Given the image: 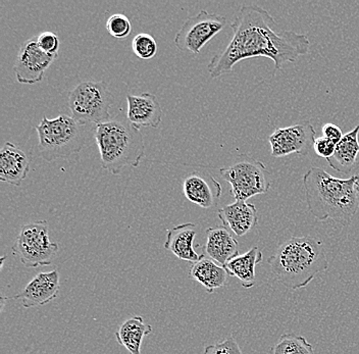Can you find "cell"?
Wrapping results in <instances>:
<instances>
[{
	"label": "cell",
	"mask_w": 359,
	"mask_h": 354,
	"mask_svg": "<svg viewBox=\"0 0 359 354\" xmlns=\"http://www.w3.org/2000/svg\"><path fill=\"white\" fill-rule=\"evenodd\" d=\"M230 27L232 39L208 64L212 79L231 73L236 64L248 58H269L276 69H282L286 62L293 64L311 48L306 35L283 30L271 13L257 4L242 6Z\"/></svg>",
	"instance_id": "6da1fadb"
},
{
	"label": "cell",
	"mask_w": 359,
	"mask_h": 354,
	"mask_svg": "<svg viewBox=\"0 0 359 354\" xmlns=\"http://www.w3.org/2000/svg\"><path fill=\"white\" fill-rule=\"evenodd\" d=\"M55 57L46 55L37 43V37L22 43L18 53L13 71L20 84L33 85L43 80L44 73Z\"/></svg>",
	"instance_id": "8fae6325"
},
{
	"label": "cell",
	"mask_w": 359,
	"mask_h": 354,
	"mask_svg": "<svg viewBox=\"0 0 359 354\" xmlns=\"http://www.w3.org/2000/svg\"><path fill=\"white\" fill-rule=\"evenodd\" d=\"M107 30L111 37L123 39L131 33L132 24L127 15L123 13H114L107 20Z\"/></svg>",
	"instance_id": "d4e9b609"
},
{
	"label": "cell",
	"mask_w": 359,
	"mask_h": 354,
	"mask_svg": "<svg viewBox=\"0 0 359 354\" xmlns=\"http://www.w3.org/2000/svg\"><path fill=\"white\" fill-rule=\"evenodd\" d=\"M183 193L190 203L202 208H212L219 205L222 186L208 172H193L184 180Z\"/></svg>",
	"instance_id": "4fadbf2b"
},
{
	"label": "cell",
	"mask_w": 359,
	"mask_h": 354,
	"mask_svg": "<svg viewBox=\"0 0 359 354\" xmlns=\"http://www.w3.org/2000/svg\"><path fill=\"white\" fill-rule=\"evenodd\" d=\"M36 131L39 140L38 149L41 158L48 163L77 154L85 144L82 126L66 114L53 120L43 116Z\"/></svg>",
	"instance_id": "5b68a950"
},
{
	"label": "cell",
	"mask_w": 359,
	"mask_h": 354,
	"mask_svg": "<svg viewBox=\"0 0 359 354\" xmlns=\"http://www.w3.org/2000/svg\"><path fill=\"white\" fill-rule=\"evenodd\" d=\"M337 143L330 139L324 137L316 138L314 141L313 150L320 158H324L325 160L332 158L335 152Z\"/></svg>",
	"instance_id": "83f0119b"
},
{
	"label": "cell",
	"mask_w": 359,
	"mask_h": 354,
	"mask_svg": "<svg viewBox=\"0 0 359 354\" xmlns=\"http://www.w3.org/2000/svg\"><path fill=\"white\" fill-rule=\"evenodd\" d=\"M262 252L257 246H253L243 254L236 255L231 261L224 264L230 277H235L241 282L243 288L250 289L255 285L257 274L255 268L258 264L262 263Z\"/></svg>",
	"instance_id": "d6986e66"
},
{
	"label": "cell",
	"mask_w": 359,
	"mask_h": 354,
	"mask_svg": "<svg viewBox=\"0 0 359 354\" xmlns=\"http://www.w3.org/2000/svg\"><path fill=\"white\" fill-rule=\"evenodd\" d=\"M316 132L311 123L278 128L269 137L271 154L273 158H283L290 154L307 156L313 149Z\"/></svg>",
	"instance_id": "30bf717a"
},
{
	"label": "cell",
	"mask_w": 359,
	"mask_h": 354,
	"mask_svg": "<svg viewBox=\"0 0 359 354\" xmlns=\"http://www.w3.org/2000/svg\"><path fill=\"white\" fill-rule=\"evenodd\" d=\"M228 25L226 18L201 10L194 17L187 18L175 37V46L180 51L197 55L202 48Z\"/></svg>",
	"instance_id": "9c48e42d"
},
{
	"label": "cell",
	"mask_w": 359,
	"mask_h": 354,
	"mask_svg": "<svg viewBox=\"0 0 359 354\" xmlns=\"http://www.w3.org/2000/svg\"><path fill=\"white\" fill-rule=\"evenodd\" d=\"M127 118L131 124L139 128H158L163 121V107L156 96L151 93L127 95Z\"/></svg>",
	"instance_id": "5bb4252c"
},
{
	"label": "cell",
	"mask_w": 359,
	"mask_h": 354,
	"mask_svg": "<svg viewBox=\"0 0 359 354\" xmlns=\"http://www.w3.org/2000/svg\"><path fill=\"white\" fill-rule=\"evenodd\" d=\"M219 172L222 178L230 184L231 194L236 201H247L257 195L268 193L271 188L266 165L245 154Z\"/></svg>",
	"instance_id": "52a82bcc"
},
{
	"label": "cell",
	"mask_w": 359,
	"mask_h": 354,
	"mask_svg": "<svg viewBox=\"0 0 359 354\" xmlns=\"http://www.w3.org/2000/svg\"><path fill=\"white\" fill-rule=\"evenodd\" d=\"M132 50L140 60H152L157 53L156 39L147 33H140L135 36L132 41Z\"/></svg>",
	"instance_id": "cb8c5ba5"
},
{
	"label": "cell",
	"mask_w": 359,
	"mask_h": 354,
	"mask_svg": "<svg viewBox=\"0 0 359 354\" xmlns=\"http://www.w3.org/2000/svg\"><path fill=\"white\" fill-rule=\"evenodd\" d=\"M268 263L280 283L290 290L304 288L329 268L324 243L311 236L292 237L285 241Z\"/></svg>",
	"instance_id": "3957f363"
},
{
	"label": "cell",
	"mask_w": 359,
	"mask_h": 354,
	"mask_svg": "<svg viewBox=\"0 0 359 354\" xmlns=\"http://www.w3.org/2000/svg\"><path fill=\"white\" fill-rule=\"evenodd\" d=\"M60 246L51 242L47 221L22 226L11 252L26 268L46 266L53 263Z\"/></svg>",
	"instance_id": "ba28073f"
},
{
	"label": "cell",
	"mask_w": 359,
	"mask_h": 354,
	"mask_svg": "<svg viewBox=\"0 0 359 354\" xmlns=\"http://www.w3.org/2000/svg\"><path fill=\"white\" fill-rule=\"evenodd\" d=\"M203 354H243L239 344L233 336L224 339V341L208 345L204 348Z\"/></svg>",
	"instance_id": "4316f807"
},
{
	"label": "cell",
	"mask_w": 359,
	"mask_h": 354,
	"mask_svg": "<svg viewBox=\"0 0 359 354\" xmlns=\"http://www.w3.org/2000/svg\"><path fill=\"white\" fill-rule=\"evenodd\" d=\"M114 103L112 94L102 81H84L69 94L67 104L72 118L81 126L100 125L111 120V107Z\"/></svg>",
	"instance_id": "8992f818"
},
{
	"label": "cell",
	"mask_w": 359,
	"mask_h": 354,
	"mask_svg": "<svg viewBox=\"0 0 359 354\" xmlns=\"http://www.w3.org/2000/svg\"><path fill=\"white\" fill-rule=\"evenodd\" d=\"M60 289V275L57 270L39 273L27 284L24 290L13 297L19 299L22 308L42 306L55 300Z\"/></svg>",
	"instance_id": "7c38bea8"
},
{
	"label": "cell",
	"mask_w": 359,
	"mask_h": 354,
	"mask_svg": "<svg viewBox=\"0 0 359 354\" xmlns=\"http://www.w3.org/2000/svg\"><path fill=\"white\" fill-rule=\"evenodd\" d=\"M358 181L359 176L339 179L320 168H311L303 176L307 208L318 221L350 225L359 208Z\"/></svg>",
	"instance_id": "7a4b0ae2"
},
{
	"label": "cell",
	"mask_w": 359,
	"mask_h": 354,
	"mask_svg": "<svg viewBox=\"0 0 359 354\" xmlns=\"http://www.w3.org/2000/svg\"><path fill=\"white\" fill-rule=\"evenodd\" d=\"M30 171L28 156L17 145L6 142L0 151V180L11 185H22Z\"/></svg>",
	"instance_id": "e0dca14e"
},
{
	"label": "cell",
	"mask_w": 359,
	"mask_h": 354,
	"mask_svg": "<svg viewBox=\"0 0 359 354\" xmlns=\"http://www.w3.org/2000/svg\"><path fill=\"white\" fill-rule=\"evenodd\" d=\"M323 134H324V137L330 139V140L334 141L335 143H338L344 136L343 135L342 130L337 126V125L332 124V123H327L323 127Z\"/></svg>",
	"instance_id": "f1b7e54d"
},
{
	"label": "cell",
	"mask_w": 359,
	"mask_h": 354,
	"mask_svg": "<svg viewBox=\"0 0 359 354\" xmlns=\"http://www.w3.org/2000/svg\"><path fill=\"white\" fill-rule=\"evenodd\" d=\"M217 217L223 226L237 237L244 236L258 223L257 208L247 201H235L224 206L219 210Z\"/></svg>",
	"instance_id": "2e32d148"
},
{
	"label": "cell",
	"mask_w": 359,
	"mask_h": 354,
	"mask_svg": "<svg viewBox=\"0 0 359 354\" xmlns=\"http://www.w3.org/2000/svg\"><path fill=\"white\" fill-rule=\"evenodd\" d=\"M37 37V43L41 50L46 55L50 57H57L58 51H60V38L53 32L45 31V32L40 33Z\"/></svg>",
	"instance_id": "484cf974"
},
{
	"label": "cell",
	"mask_w": 359,
	"mask_h": 354,
	"mask_svg": "<svg viewBox=\"0 0 359 354\" xmlns=\"http://www.w3.org/2000/svg\"><path fill=\"white\" fill-rule=\"evenodd\" d=\"M196 225L193 223H185L176 227L168 229L165 250H168L184 261L195 264L201 259L202 254H198L194 250V240L196 237Z\"/></svg>",
	"instance_id": "ac0fdd59"
},
{
	"label": "cell",
	"mask_w": 359,
	"mask_h": 354,
	"mask_svg": "<svg viewBox=\"0 0 359 354\" xmlns=\"http://www.w3.org/2000/svg\"><path fill=\"white\" fill-rule=\"evenodd\" d=\"M359 124L337 143L335 152L327 163L334 171L347 174L355 165L359 154Z\"/></svg>",
	"instance_id": "44dd1931"
},
{
	"label": "cell",
	"mask_w": 359,
	"mask_h": 354,
	"mask_svg": "<svg viewBox=\"0 0 359 354\" xmlns=\"http://www.w3.org/2000/svg\"><path fill=\"white\" fill-rule=\"evenodd\" d=\"M273 354H314L313 345L303 336L285 334L271 348Z\"/></svg>",
	"instance_id": "603a6c76"
},
{
	"label": "cell",
	"mask_w": 359,
	"mask_h": 354,
	"mask_svg": "<svg viewBox=\"0 0 359 354\" xmlns=\"http://www.w3.org/2000/svg\"><path fill=\"white\" fill-rule=\"evenodd\" d=\"M358 192H359V181L358 182Z\"/></svg>",
	"instance_id": "f546056e"
},
{
	"label": "cell",
	"mask_w": 359,
	"mask_h": 354,
	"mask_svg": "<svg viewBox=\"0 0 359 354\" xmlns=\"http://www.w3.org/2000/svg\"><path fill=\"white\" fill-rule=\"evenodd\" d=\"M152 332V327L146 324L140 315L130 318L116 332V341L125 347L130 354H141L143 339Z\"/></svg>",
	"instance_id": "7402d4cb"
},
{
	"label": "cell",
	"mask_w": 359,
	"mask_h": 354,
	"mask_svg": "<svg viewBox=\"0 0 359 354\" xmlns=\"http://www.w3.org/2000/svg\"><path fill=\"white\" fill-rule=\"evenodd\" d=\"M205 234L206 242L202 247L204 257L224 266L239 254V244L228 228L224 226L208 228Z\"/></svg>",
	"instance_id": "9a60e30c"
},
{
	"label": "cell",
	"mask_w": 359,
	"mask_h": 354,
	"mask_svg": "<svg viewBox=\"0 0 359 354\" xmlns=\"http://www.w3.org/2000/svg\"><path fill=\"white\" fill-rule=\"evenodd\" d=\"M100 154L101 167L114 176L126 167L137 168L145 156L144 139L140 129L122 114L96 125L94 132Z\"/></svg>",
	"instance_id": "277c9868"
},
{
	"label": "cell",
	"mask_w": 359,
	"mask_h": 354,
	"mask_svg": "<svg viewBox=\"0 0 359 354\" xmlns=\"http://www.w3.org/2000/svg\"><path fill=\"white\" fill-rule=\"evenodd\" d=\"M189 277L203 286L208 293H213L226 285L230 275L223 266L202 254L201 259L191 266Z\"/></svg>",
	"instance_id": "ffe728a7"
}]
</instances>
